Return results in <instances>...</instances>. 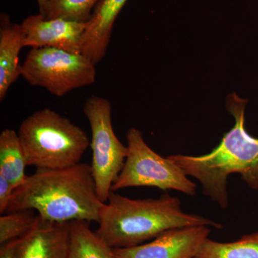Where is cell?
<instances>
[{"label":"cell","mask_w":258,"mask_h":258,"mask_svg":"<svg viewBox=\"0 0 258 258\" xmlns=\"http://www.w3.org/2000/svg\"><path fill=\"white\" fill-rule=\"evenodd\" d=\"M105 203L97 195L91 166L37 169L15 189L7 212L34 210L47 221L98 222Z\"/></svg>","instance_id":"obj_2"},{"label":"cell","mask_w":258,"mask_h":258,"mask_svg":"<svg viewBox=\"0 0 258 258\" xmlns=\"http://www.w3.org/2000/svg\"><path fill=\"white\" fill-rule=\"evenodd\" d=\"M20 26L25 34V47H53L73 53H82L83 36L87 23L47 19L39 13L25 19Z\"/></svg>","instance_id":"obj_9"},{"label":"cell","mask_w":258,"mask_h":258,"mask_svg":"<svg viewBox=\"0 0 258 258\" xmlns=\"http://www.w3.org/2000/svg\"><path fill=\"white\" fill-rule=\"evenodd\" d=\"M70 223L47 221L37 215L31 230L19 239L15 258H69Z\"/></svg>","instance_id":"obj_10"},{"label":"cell","mask_w":258,"mask_h":258,"mask_svg":"<svg viewBox=\"0 0 258 258\" xmlns=\"http://www.w3.org/2000/svg\"><path fill=\"white\" fill-rule=\"evenodd\" d=\"M19 239L8 241L1 244L0 247V258H15Z\"/></svg>","instance_id":"obj_19"},{"label":"cell","mask_w":258,"mask_h":258,"mask_svg":"<svg viewBox=\"0 0 258 258\" xmlns=\"http://www.w3.org/2000/svg\"><path fill=\"white\" fill-rule=\"evenodd\" d=\"M15 189L5 176L0 175V213H5L8 210Z\"/></svg>","instance_id":"obj_18"},{"label":"cell","mask_w":258,"mask_h":258,"mask_svg":"<svg viewBox=\"0 0 258 258\" xmlns=\"http://www.w3.org/2000/svg\"><path fill=\"white\" fill-rule=\"evenodd\" d=\"M83 113L91 130V166L97 195L102 203H106L112 185L124 166L128 147L115 135L108 100L101 96H90L85 102Z\"/></svg>","instance_id":"obj_7"},{"label":"cell","mask_w":258,"mask_h":258,"mask_svg":"<svg viewBox=\"0 0 258 258\" xmlns=\"http://www.w3.org/2000/svg\"><path fill=\"white\" fill-rule=\"evenodd\" d=\"M25 34L20 25L12 23L8 15H1L0 28V101L21 76L19 55L24 46Z\"/></svg>","instance_id":"obj_12"},{"label":"cell","mask_w":258,"mask_h":258,"mask_svg":"<svg viewBox=\"0 0 258 258\" xmlns=\"http://www.w3.org/2000/svg\"><path fill=\"white\" fill-rule=\"evenodd\" d=\"M34 210L8 212L0 217V244L20 238L28 233L37 220Z\"/></svg>","instance_id":"obj_17"},{"label":"cell","mask_w":258,"mask_h":258,"mask_svg":"<svg viewBox=\"0 0 258 258\" xmlns=\"http://www.w3.org/2000/svg\"><path fill=\"white\" fill-rule=\"evenodd\" d=\"M96 233L112 248H127L149 242L166 231L191 226L222 225L186 213L179 198L163 194L158 199L133 200L111 191L100 212Z\"/></svg>","instance_id":"obj_3"},{"label":"cell","mask_w":258,"mask_h":258,"mask_svg":"<svg viewBox=\"0 0 258 258\" xmlns=\"http://www.w3.org/2000/svg\"><path fill=\"white\" fill-rule=\"evenodd\" d=\"M21 76L31 86L62 97L96 81V64L82 53L53 47L32 48L22 64Z\"/></svg>","instance_id":"obj_6"},{"label":"cell","mask_w":258,"mask_h":258,"mask_svg":"<svg viewBox=\"0 0 258 258\" xmlns=\"http://www.w3.org/2000/svg\"><path fill=\"white\" fill-rule=\"evenodd\" d=\"M210 232L208 226L171 229L145 243L113 251L118 258H195Z\"/></svg>","instance_id":"obj_8"},{"label":"cell","mask_w":258,"mask_h":258,"mask_svg":"<svg viewBox=\"0 0 258 258\" xmlns=\"http://www.w3.org/2000/svg\"><path fill=\"white\" fill-rule=\"evenodd\" d=\"M247 100L232 93L226 107L235 119V125L225 134L220 144L209 154L201 156L176 155L167 158L188 176L200 181L203 193L222 209L229 206L227 179L240 174L249 188L258 190V139L245 128Z\"/></svg>","instance_id":"obj_1"},{"label":"cell","mask_w":258,"mask_h":258,"mask_svg":"<svg viewBox=\"0 0 258 258\" xmlns=\"http://www.w3.org/2000/svg\"><path fill=\"white\" fill-rule=\"evenodd\" d=\"M69 258H118L113 248L98 237L89 222H71Z\"/></svg>","instance_id":"obj_14"},{"label":"cell","mask_w":258,"mask_h":258,"mask_svg":"<svg viewBox=\"0 0 258 258\" xmlns=\"http://www.w3.org/2000/svg\"><path fill=\"white\" fill-rule=\"evenodd\" d=\"M18 133L28 166L37 169L77 165L91 146L87 134L81 127L50 108L27 117Z\"/></svg>","instance_id":"obj_4"},{"label":"cell","mask_w":258,"mask_h":258,"mask_svg":"<svg viewBox=\"0 0 258 258\" xmlns=\"http://www.w3.org/2000/svg\"><path fill=\"white\" fill-rule=\"evenodd\" d=\"M195 258H258V232L242 236L233 242L207 239Z\"/></svg>","instance_id":"obj_15"},{"label":"cell","mask_w":258,"mask_h":258,"mask_svg":"<svg viewBox=\"0 0 258 258\" xmlns=\"http://www.w3.org/2000/svg\"><path fill=\"white\" fill-rule=\"evenodd\" d=\"M101 0H49L45 18L88 23Z\"/></svg>","instance_id":"obj_16"},{"label":"cell","mask_w":258,"mask_h":258,"mask_svg":"<svg viewBox=\"0 0 258 258\" xmlns=\"http://www.w3.org/2000/svg\"><path fill=\"white\" fill-rule=\"evenodd\" d=\"M26 157L18 132L5 129L0 134V175L13 184L15 189L23 184L28 176Z\"/></svg>","instance_id":"obj_13"},{"label":"cell","mask_w":258,"mask_h":258,"mask_svg":"<svg viewBox=\"0 0 258 258\" xmlns=\"http://www.w3.org/2000/svg\"><path fill=\"white\" fill-rule=\"evenodd\" d=\"M128 155L111 191L134 186H153L162 190H175L193 197L197 185L184 171L167 157L154 152L144 141L142 132L129 129L126 134Z\"/></svg>","instance_id":"obj_5"},{"label":"cell","mask_w":258,"mask_h":258,"mask_svg":"<svg viewBox=\"0 0 258 258\" xmlns=\"http://www.w3.org/2000/svg\"><path fill=\"white\" fill-rule=\"evenodd\" d=\"M49 0H37V4H38L39 10H40V14L42 16L45 17L46 15V10L47 4H48Z\"/></svg>","instance_id":"obj_20"},{"label":"cell","mask_w":258,"mask_h":258,"mask_svg":"<svg viewBox=\"0 0 258 258\" xmlns=\"http://www.w3.org/2000/svg\"><path fill=\"white\" fill-rule=\"evenodd\" d=\"M128 0H101L83 33L82 54L96 64L106 55L115 20Z\"/></svg>","instance_id":"obj_11"}]
</instances>
